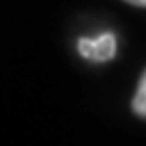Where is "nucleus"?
Returning <instances> with one entry per match:
<instances>
[{
    "label": "nucleus",
    "mask_w": 146,
    "mask_h": 146,
    "mask_svg": "<svg viewBox=\"0 0 146 146\" xmlns=\"http://www.w3.org/2000/svg\"><path fill=\"white\" fill-rule=\"evenodd\" d=\"M116 49H118V43H116L114 33H102V35L94 36V39L81 36V39L77 41L79 55L83 59L96 61V63H104V61L114 59Z\"/></svg>",
    "instance_id": "1"
},
{
    "label": "nucleus",
    "mask_w": 146,
    "mask_h": 146,
    "mask_svg": "<svg viewBox=\"0 0 146 146\" xmlns=\"http://www.w3.org/2000/svg\"><path fill=\"white\" fill-rule=\"evenodd\" d=\"M132 110H134L136 116H140V118L146 120V69H144L142 77L138 81L136 94H134V100H132Z\"/></svg>",
    "instance_id": "2"
},
{
    "label": "nucleus",
    "mask_w": 146,
    "mask_h": 146,
    "mask_svg": "<svg viewBox=\"0 0 146 146\" xmlns=\"http://www.w3.org/2000/svg\"><path fill=\"white\" fill-rule=\"evenodd\" d=\"M124 2L132 4V6H140V8H146V0H124Z\"/></svg>",
    "instance_id": "3"
}]
</instances>
